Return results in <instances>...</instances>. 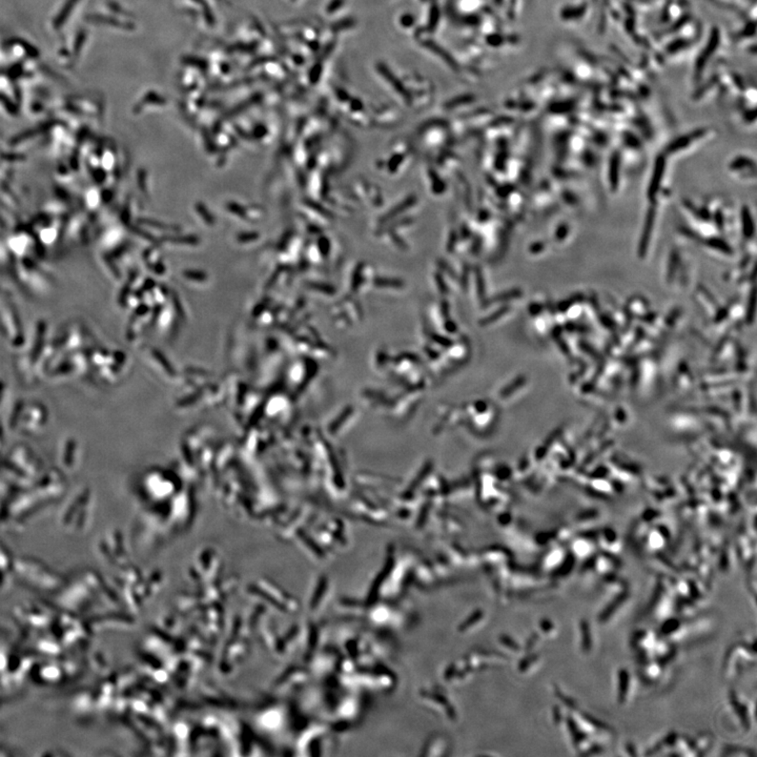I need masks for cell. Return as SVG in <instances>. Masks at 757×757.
<instances>
[{
    "label": "cell",
    "mask_w": 757,
    "mask_h": 757,
    "mask_svg": "<svg viewBox=\"0 0 757 757\" xmlns=\"http://www.w3.org/2000/svg\"><path fill=\"white\" fill-rule=\"evenodd\" d=\"M659 638L657 633L652 630H638L632 635L630 647L640 663L653 659V650Z\"/></svg>",
    "instance_id": "cell-2"
},
{
    "label": "cell",
    "mask_w": 757,
    "mask_h": 757,
    "mask_svg": "<svg viewBox=\"0 0 757 757\" xmlns=\"http://www.w3.org/2000/svg\"><path fill=\"white\" fill-rule=\"evenodd\" d=\"M623 751H624V754H626V756H638V749H636L635 746H634V744L631 743V742H629V743H626L623 746Z\"/></svg>",
    "instance_id": "cell-12"
},
{
    "label": "cell",
    "mask_w": 757,
    "mask_h": 757,
    "mask_svg": "<svg viewBox=\"0 0 757 757\" xmlns=\"http://www.w3.org/2000/svg\"><path fill=\"white\" fill-rule=\"evenodd\" d=\"M722 756H756V753H751V750L741 746L728 745L723 750Z\"/></svg>",
    "instance_id": "cell-10"
},
{
    "label": "cell",
    "mask_w": 757,
    "mask_h": 757,
    "mask_svg": "<svg viewBox=\"0 0 757 757\" xmlns=\"http://www.w3.org/2000/svg\"><path fill=\"white\" fill-rule=\"evenodd\" d=\"M439 21V8L436 6H434L432 11V19L429 21V27H436V23Z\"/></svg>",
    "instance_id": "cell-14"
},
{
    "label": "cell",
    "mask_w": 757,
    "mask_h": 757,
    "mask_svg": "<svg viewBox=\"0 0 757 757\" xmlns=\"http://www.w3.org/2000/svg\"><path fill=\"white\" fill-rule=\"evenodd\" d=\"M714 744V737L709 732L699 733L695 737H692V745L694 748L695 756H706L712 749Z\"/></svg>",
    "instance_id": "cell-8"
},
{
    "label": "cell",
    "mask_w": 757,
    "mask_h": 757,
    "mask_svg": "<svg viewBox=\"0 0 757 757\" xmlns=\"http://www.w3.org/2000/svg\"><path fill=\"white\" fill-rule=\"evenodd\" d=\"M495 1H496V2H498V4H500V2H501V1H502V0H495Z\"/></svg>",
    "instance_id": "cell-15"
},
{
    "label": "cell",
    "mask_w": 757,
    "mask_h": 757,
    "mask_svg": "<svg viewBox=\"0 0 757 757\" xmlns=\"http://www.w3.org/2000/svg\"><path fill=\"white\" fill-rule=\"evenodd\" d=\"M666 671H667V665L657 659H649V661L640 663L638 674L646 684H656L663 678Z\"/></svg>",
    "instance_id": "cell-4"
},
{
    "label": "cell",
    "mask_w": 757,
    "mask_h": 757,
    "mask_svg": "<svg viewBox=\"0 0 757 757\" xmlns=\"http://www.w3.org/2000/svg\"><path fill=\"white\" fill-rule=\"evenodd\" d=\"M378 67H380L379 71L381 72L382 75L384 76V78H385L386 80H388V82L392 84V86H394V88L396 89V91H398L399 94L402 95V96L407 97L406 91H405V89L403 88L402 86H401V82H399L396 78H394V76L392 75V72H390L389 70L387 69V67H384V65H380Z\"/></svg>",
    "instance_id": "cell-9"
},
{
    "label": "cell",
    "mask_w": 757,
    "mask_h": 757,
    "mask_svg": "<svg viewBox=\"0 0 757 757\" xmlns=\"http://www.w3.org/2000/svg\"><path fill=\"white\" fill-rule=\"evenodd\" d=\"M486 42L487 44L493 46V48H498V46H501L504 44V38L500 34H491V35L487 36Z\"/></svg>",
    "instance_id": "cell-11"
},
{
    "label": "cell",
    "mask_w": 757,
    "mask_h": 757,
    "mask_svg": "<svg viewBox=\"0 0 757 757\" xmlns=\"http://www.w3.org/2000/svg\"><path fill=\"white\" fill-rule=\"evenodd\" d=\"M632 691L633 675L627 668H620L616 674V699L619 705H625L630 701Z\"/></svg>",
    "instance_id": "cell-3"
},
{
    "label": "cell",
    "mask_w": 757,
    "mask_h": 757,
    "mask_svg": "<svg viewBox=\"0 0 757 757\" xmlns=\"http://www.w3.org/2000/svg\"><path fill=\"white\" fill-rule=\"evenodd\" d=\"M578 646L584 654H588L593 649V633L590 623L587 620H581L578 624Z\"/></svg>",
    "instance_id": "cell-6"
},
{
    "label": "cell",
    "mask_w": 757,
    "mask_h": 757,
    "mask_svg": "<svg viewBox=\"0 0 757 757\" xmlns=\"http://www.w3.org/2000/svg\"><path fill=\"white\" fill-rule=\"evenodd\" d=\"M756 664V636H746L735 642L725 655L723 673L727 680H735Z\"/></svg>",
    "instance_id": "cell-1"
},
{
    "label": "cell",
    "mask_w": 757,
    "mask_h": 757,
    "mask_svg": "<svg viewBox=\"0 0 757 757\" xmlns=\"http://www.w3.org/2000/svg\"><path fill=\"white\" fill-rule=\"evenodd\" d=\"M413 23H415V17L413 15L406 14L401 17L402 27H413Z\"/></svg>",
    "instance_id": "cell-13"
},
{
    "label": "cell",
    "mask_w": 757,
    "mask_h": 757,
    "mask_svg": "<svg viewBox=\"0 0 757 757\" xmlns=\"http://www.w3.org/2000/svg\"><path fill=\"white\" fill-rule=\"evenodd\" d=\"M595 544L588 538H578L571 544V553L576 561H587L595 555Z\"/></svg>",
    "instance_id": "cell-7"
},
{
    "label": "cell",
    "mask_w": 757,
    "mask_h": 757,
    "mask_svg": "<svg viewBox=\"0 0 757 757\" xmlns=\"http://www.w3.org/2000/svg\"><path fill=\"white\" fill-rule=\"evenodd\" d=\"M630 600V593L629 590L624 591V593H618V595H614V597L606 604L605 607L600 612V621L602 623L609 622L612 620L614 616H616L619 612H622L624 609L625 606L628 603Z\"/></svg>",
    "instance_id": "cell-5"
}]
</instances>
